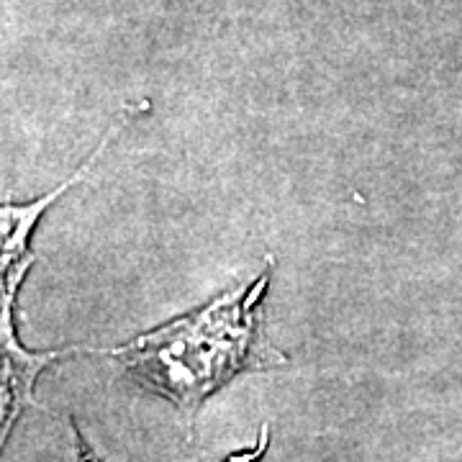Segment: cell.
<instances>
[{
    "instance_id": "1",
    "label": "cell",
    "mask_w": 462,
    "mask_h": 462,
    "mask_svg": "<svg viewBox=\"0 0 462 462\" xmlns=\"http://www.w3.org/2000/svg\"><path fill=\"white\" fill-rule=\"evenodd\" d=\"M275 263L247 285H231L200 309L134 337L106 355L116 357L134 385L165 398L185 424L200 406L247 373L285 367L288 357L264 334V296Z\"/></svg>"
},
{
    "instance_id": "2",
    "label": "cell",
    "mask_w": 462,
    "mask_h": 462,
    "mask_svg": "<svg viewBox=\"0 0 462 462\" xmlns=\"http://www.w3.org/2000/svg\"><path fill=\"white\" fill-rule=\"evenodd\" d=\"M69 431H72V439H75V455H78V462H108L103 460L98 455V449L85 439V434L80 431L78 421H75L72 416H69Z\"/></svg>"
}]
</instances>
